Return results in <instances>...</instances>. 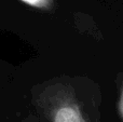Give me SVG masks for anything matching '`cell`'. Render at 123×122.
I'll use <instances>...</instances> for the list:
<instances>
[{
    "mask_svg": "<svg viewBox=\"0 0 123 122\" xmlns=\"http://www.w3.org/2000/svg\"><path fill=\"white\" fill-rule=\"evenodd\" d=\"M37 107L48 122H89L74 91L61 83L44 89Z\"/></svg>",
    "mask_w": 123,
    "mask_h": 122,
    "instance_id": "6da1fadb",
    "label": "cell"
},
{
    "mask_svg": "<svg viewBox=\"0 0 123 122\" xmlns=\"http://www.w3.org/2000/svg\"><path fill=\"white\" fill-rule=\"evenodd\" d=\"M118 111H119L120 117H121L122 120H123V85H122V89H121V92H120L119 102H118Z\"/></svg>",
    "mask_w": 123,
    "mask_h": 122,
    "instance_id": "3957f363",
    "label": "cell"
},
{
    "mask_svg": "<svg viewBox=\"0 0 123 122\" xmlns=\"http://www.w3.org/2000/svg\"><path fill=\"white\" fill-rule=\"evenodd\" d=\"M19 1L29 6L44 11L51 10L54 6V0H19Z\"/></svg>",
    "mask_w": 123,
    "mask_h": 122,
    "instance_id": "7a4b0ae2",
    "label": "cell"
}]
</instances>
